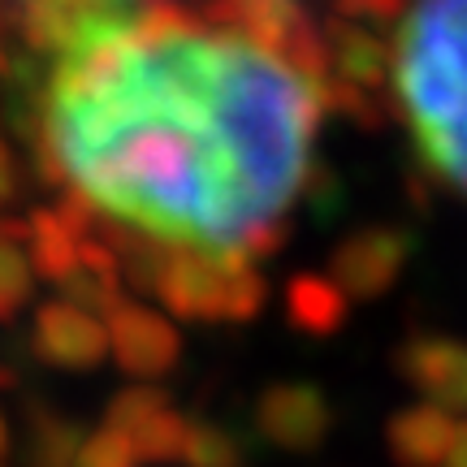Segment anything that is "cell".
<instances>
[{"label":"cell","mask_w":467,"mask_h":467,"mask_svg":"<svg viewBox=\"0 0 467 467\" xmlns=\"http://www.w3.org/2000/svg\"><path fill=\"white\" fill-rule=\"evenodd\" d=\"M186 437H191V420H186L182 411L165 407V411H156V416L130 437V446L143 463H182Z\"/></svg>","instance_id":"obj_10"},{"label":"cell","mask_w":467,"mask_h":467,"mask_svg":"<svg viewBox=\"0 0 467 467\" xmlns=\"http://www.w3.org/2000/svg\"><path fill=\"white\" fill-rule=\"evenodd\" d=\"M9 451V424H5V416H0V454Z\"/></svg>","instance_id":"obj_16"},{"label":"cell","mask_w":467,"mask_h":467,"mask_svg":"<svg viewBox=\"0 0 467 467\" xmlns=\"http://www.w3.org/2000/svg\"><path fill=\"white\" fill-rule=\"evenodd\" d=\"M35 126L83 208L156 251L238 265L307 182L320 91L251 35L96 5L52 39Z\"/></svg>","instance_id":"obj_1"},{"label":"cell","mask_w":467,"mask_h":467,"mask_svg":"<svg viewBox=\"0 0 467 467\" xmlns=\"http://www.w3.org/2000/svg\"><path fill=\"white\" fill-rule=\"evenodd\" d=\"M35 350L57 368H96L104 359V334L69 307H44L35 325Z\"/></svg>","instance_id":"obj_6"},{"label":"cell","mask_w":467,"mask_h":467,"mask_svg":"<svg viewBox=\"0 0 467 467\" xmlns=\"http://www.w3.org/2000/svg\"><path fill=\"white\" fill-rule=\"evenodd\" d=\"M441 467H467V420L454 429V441L446 451V459H441Z\"/></svg>","instance_id":"obj_15"},{"label":"cell","mask_w":467,"mask_h":467,"mask_svg":"<svg viewBox=\"0 0 467 467\" xmlns=\"http://www.w3.org/2000/svg\"><path fill=\"white\" fill-rule=\"evenodd\" d=\"M31 459L39 467H74V454L83 446L87 429L78 420L61 416V411H52V407H39L35 402L31 411Z\"/></svg>","instance_id":"obj_8"},{"label":"cell","mask_w":467,"mask_h":467,"mask_svg":"<svg viewBox=\"0 0 467 467\" xmlns=\"http://www.w3.org/2000/svg\"><path fill=\"white\" fill-rule=\"evenodd\" d=\"M255 429L277 451L312 454L325 446V437L334 429V407L325 399V389L307 381L268 385L255 402Z\"/></svg>","instance_id":"obj_3"},{"label":"cell","mask_w":467,"mask_h":467,"mask_svg":"<svg viewBox=\"0 0 467 467\" xmlns=\"http://www.w3.org/2000/svg\"><path fill=\"white\" fill-rule=\"evenodd\" d=\"M134 463H139V454H134L130 437H121L109 424L87 433L78 454H74V467H134Z\"/></svg>","instance_id":"obj_12"},{"label":"cell","mask_w":467,"mask_h":467,"mask_svg":"<svg viewBox=\"0 0 467 467\" xmlns=\"http://www.w3.org/2000/svg\"><path fill=\"white\" fill-rule=\"evenodd\" d=\"M117 359L130 377H161L178 364V337L165 320L148 317V312H126L117 317V334H113Z\"/></svg>","instance_id":"obj_7"},{"label":"cell","mask_w":467,"mask_h":467,"mask_svg":"<svg viewBox=\"0 0 467 467\" xmlns=\"http://www.w3.org/2000/svg\"><path fill=\"white\" fill-rule=\"evenodd\" d=\"M295 320H299L303 329H312V334H334L337 320H342V303L329 295V290H320V285L303 282L295 290Z\"/></svg>","instance_id":"obj_13"},{"label":"cell","mask_w":467,"mask_h":467,"mask_svg":"<svg viewBox=\"0 0 467 467\" xmlns=\"http://www.w3.org/2000/svg\"><path fill=\"white\" fill-rule=\"evenodd\" d=\"M165 407H169V394H161V389H121V394L109 402L104 424L117 429L121 437H134L156 411H165Z\"/></svg>","instance_id":"obj_11"},{"label":"cell","mask_w":467,"mask_h":467,"mask_svg":"<svg viewBox=\"0 0 467 467\" xmlns=\"http://www.w3.org/2000/svg\"><path fill=\"white\" fill-rule=\"evenodd\" d=\"M454 429L459 424L451 420V411H441L433 402H416V407H402L389 416L385 446L399 467H441L454 441Z\"/></svg>","instance_id":"obj_5"},{"label":"cell","mask_w":467,"mask_h":467,"mask_svg":"<svg viewBox=\"0 0 467 467\" xmlns=\"http://www.w3.org/2000/svg\"><path fill=\"white\" fill-rule=\"evenodd\" d=\"M22 299H26V273H22L14 251L0 247V320L14 317Z\"/></svg>","instance_id":"obj_14"},{"label":"cell","mask_w":467,"mask_h":467,"mask_svg":"<svg viewBox=\"0 0 467 467\" xmlns=\"http://www.w3.org/2000/svg\"><path fill=\"white\" fill-rule=\"evenodd\" d=\"M186 467H247V441L234 433L230 424L217 420H191L186 437Z\"/></svg>","instance_id":"obj_9"},{"label":"cell","mask_w":467,"mask_h":467,"mask_svg":"<svg viewBox=\"0 0 467 467\" xmlns=\"http://www.w3.org/2000/svg\"><path fill=\"white\" fill-rule=\"evenodd\" d=\"M402 381L441 411H467V347L451 337H416L399 350Z\"/></svg>","instance_id":"obj_4"},{"label":"cell","mask_w":467,"mask_h":467,"mask_svg":"<svg viewBox=\"0 0 467 467\" xmlns=\"http://www.w3.org/2000/svg\"><path fill=\"white\" fill-rule=\"evenodd\" d=\"M389 66L416 156L467 195V0H411Z\"/></svg>","instance_id":"obj_2"},{"label":"cell","mask_w":467,"mask_h":467,"mask_svg":"<svg viewBox=\"0 0 467 467\" xmlns=\"http://www.w3.org/2000/svg\"><path fill=\"white\" fill-rule=\"evenodd\" d=\"M69 5H87V9H96V5H121V0H69Z\"/></svg>","instance_id":"obj_17"}]
</instances>
